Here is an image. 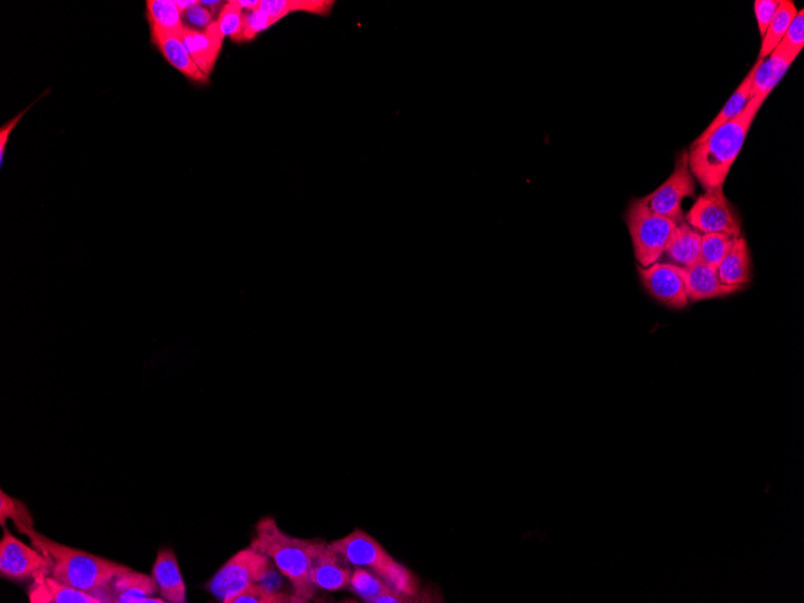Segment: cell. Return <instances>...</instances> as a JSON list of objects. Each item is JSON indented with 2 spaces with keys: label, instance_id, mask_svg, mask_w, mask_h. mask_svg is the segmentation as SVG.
Here are the masks:
<instances>
[{
  "label": "cell",
  "instance_id": "6da1fadb",
  "mask_svg": "<svg viewBox=\"0 0 804 603\" xmlns=\"http://www.w3.org/2000/svg\"><path fill=\"white\" fill-rule=\"evenodd\" d=\"M767 97L750 99L747 108L732 121L723 124L702 144L691 146L689 168L705 191L724 187L733 163L742 151L750 127Z\"/></svg>",
  "mask_w": 804,
  "mask_h": 603
},
{
  "label": "cell",
  "instance_id": "7a4b0ae2",
  "mask_svg": "<svg viewBox=\"0 0 804 603\" xmlns=\"http://www.w3.org/2000/svg\"><path fill=\"white\" fill-rule=\"evenodd\" d=\"M19 532L26 535L32 546L45 555L50 565V576L96 595L102 602H108L106 594L112 578L127 567L98 555L64 546L40 534L34 526Z\"/></svg>",
  "mask_w": 804,
  "mask_h": 603
},
{
  "label": "cell",
  "instance_id": "3957f363",
  "mask_svg": "<svg viewBox=\"0 0 804 603\" xmlns=\"http://www.w3.org/2000/svg\"><path fill=\"white\" fill-rule=\"evenodd\" d=\"M316 541L298 539L283 531L275 518L264 517L256 525L251 545L264 553L292 585L293 603H306L315 597L310 565Z\"/></svg>",
  "mask_w": 804,
  "mask_h": 603
},
{
  "label": "cell",
  "instance_id": "277c9868",
  "mask_svg": "<svg viewBox=\"0 0 804 603\" xmlns=\"http://www.w3.org/2000/svg\"><path fill=\"white\" fill-rule=\"evenodd\" d=\"M328 545L348 564L376 573L396 593L410 602L415 599L418 593L417 577L406 566L398 563L368 532L356 529L350 535Z\"/></svg>",
  "mask_w": 804,
  "mask_h": 603
},
{
  "label": "cell",
  "instance_id": "5b68a950",
  "mask_svg": "<svg viewBox=\"0 0 804 603\" xmlns=\"http://www.w3.org/2000/svg\"><path fill=\"white\" fill-rule=\"evenodd\" d=\"M635 257L642 268L658 263L678 224L656 215L642 199L632 200L625 214Z\"/></svg>",
  "mask_w": 804,
  "mask_h": 603
},
{
  "label": "cell",
  "instance_id": "8992f818",
  "mask_svg": "<svg viewBox=\"0 0 804 603\" xmlns=\"http://www.w3.org/2000/svg\"><path fill=\"white\" fill-rule=\"evenodd\" d=\"M273 572V561L252 545L235 553L205 585L218 601L232 603L254 583H263Z\"/></svg>",
  "mask_w": 804,
  "mask_h": 603
},
{
  "label": "cell",
  "instance_id": "52a82bcc",
  "mask_svg": "<svg viewBox=\"0 0 804 603\" xmlns=\"http://www.w3.org/2000/svg\"><path fill=\"white\" fill-rule=\"evenodd\" d=\"M695 195L696 180L689 168L688 151H683L676 159L671 176L656 191L642 198V201L656 215L681 224L685 220L683 201Z\"/></svg>",
  "mask_w": 804,
  "mask_h": 603
},
{
  "label": "cell",
  "instance_id": "ba28073f",
  "mask_svg": "<svg viewBox=\"0 0 804 603\" xmlns=\"http://www.w3.org/2000/svg\"><path fill=\"white\" fill-rule=\"evenodd\" d=\"M685 222L701 234H724L740 238V217L726 198L723 188L706 191L697 198L693 208L685 216Z\"/></svg>",
  "mask_w": 804,
  "mask_h": 603
},
{
  "label": "cell",
  "instance_id": "9c48e42d",
  "mask_svg": "<svg viewBox=\"0 0 804 603\" xmlns=\"http://www.w3.org/2000/svg\"><path fill=\"white\" fill-rule=\"evenodd\" d=\"M50 565L45 555L33 546L17 539L4 528L0 540V576L14 583L32 582L41 575H49Z\"/></svg>",
  "mask_w": 804,
  "mask_h": 603
},
{
  "label": "cell",
  "instance_id": "30bf717a",
  "mask_svg": "<svg viewBox=\"0 0 804 603\" xmlns=\"http://www.w3.org/2000/svg\"><path fill=\"white\" fill-rule=\"evenodd\" d=\"M638 273L644 288L661 304L676 310H682L689 304L679 266L655 263L648 268L638 266Z\"/></svg>",
  "mask_w": 804,
  "mask_h": 603
},
{
  "label": "cell",
  "instance_id": "8fae6325",
  "mask_svg": "<svg viewBox=\"0 0 804 603\" xmlns=\"http://www.w3.org/2000/svg\"><path fill=\"white\" fill-rule=\"evenodd\" d=\"M353 570L328 543L315 542L312 548L310 577L316 589L340 591L350 588Z\"/></svg>",
  "mask_w": 804,
  "mask_h": 603
},
{
  "label": "cell",
  "instance_id": "7c38bea8",
  "mask_svg": "<svg viewBox=\"0 0 804 603\" xmlns=\"http://www.w3.org/2000/svg\"><path fill=\"white\" fill-rule=\"evenodd\" d=\"M156 593L152 576L126 567L112 578L106 600L111 603H167L162 597H156Z\"/></svg>",
  "mask_w": 804,
  "mask_h": 603
},
{
  "label": "cell",
  "instance_id": "4fadbf2b",
  "mask_svg": "<svg viewBox=\"0 0 804 603\" xmlns=\"http://www.w3.org/2000/svg\"><path fill=\"white\" fill-rule=\"evenodd\" d=\"M179 34L195 64L210 78L217 59L221 55L224 40L217 22L212 23L205 31H195V29L183 25Z\"/></svg>",
  "mask_w": 804,
  "mask_h": 603
},
{
  "label": "cell",
  "instance_id": "5bb4252c",
  "mask_svg": "<svg viewBox=\"0 0 804 603\" xmlns=\"http://www.w3.org/2000/svg\"><path fill=\"white\" fill-rule=\"evenodd\" d=\"M151 40L159 52L162 53V56L167 59L171 67H174L177 72L186 76L188 80L198 82V84H208L209 76L201 72L198 65L195 64L179 32L151 29Z\"/></svg>",
  "mask_w": 804,
  "mask_h": 603
},
{
  "label": "cell",
  "instance_id": "9a60e30c",
  "mask_svg": "<svg viewBox=\"0 0 804 603\" xmlns=\"http://www.w3.org/2000/svg\"><path fill=\"white\" fill-rule=\"evenodd\" d=\"M151 576L155 581L157 593L165 602H187L185 579L173 549L163 548L158 552Z\"/></svg>",
  "mask_w": 804,
  "mask_h": 603
},
{
  "label": "cell",
  "instance_id": "2e32d148",
  "mask_svg": "<svg viewBox=\"0 0 804 603\" xmlns=\"http://www.w3.org/2000/svg\"><path fill=\"white\" fill-rule=\"evenodd\" d=\"M679 269H681L685 289H687L689 303L723 298L726 297V295H731L742 289L724 285V283L719 280L717 268L707 265L701 262V260L699 263L690 266V268Z\"/></svg>",
  "mask_w": 804,
  "mask_h": 603
},
{
  "label": "cell",
  "instance_id": "e0dca14e",
  "mask_svg": "<svg viewBox=\"0 0 804 603\" xmlns=\"http://www.w3.org/2000/svg\"><path fill=\"white\" fill-rule=\"evenodd\" d=\"M31 603H102L98 596L65 584L50 575L34 579L28 588Z\"/></svg>",
  "mask_w": 804,
  "mask_h": 603
},
{
  "label": "cell",
  "instance_id": "ac0fdd59",
  "mask_svg": "<svg viewBox=\"0 0 804 603\" xmlns=\"http://www.w3.org/2000/svg\"><path fill=\"white\" fill-rule=\"evenodd\" d=\"M796 57L786 51L783 46L778 45L770 56L762 59L754 75L752 92L750 99L755 97H767L784 78L790 65L794 63Z\"/></svg>",
  "mask_w": 804,
  "mask_h": 603
},
{
  "label": "cell",
  "instance_id": "d6986e66",
  "mask_svg": "<svg viewBox=\"0 0 804 603\" xmlns=\"http://www.w3.org/2000/svg\"><path fill=\"white\" fill-rule=\"evenodd\" d=\"M750 252L746 239L736 238L726 253V256L717 266L719 280L726 286L742 288L750 281L752 275Z\"/></svg>",
  "mask_w": 804,
  "mask_h": 603
},
{
  "label": "cell",
  "instance_id": "ffe728a7",
  "mask_svg": "<svg viewBox=\"0 0 804 603\" xmlns=\"http://www.w3.org/2000/svg\"><path fill=\"white\" fill-rule=\"evenodd\" d=\"M702 234L687 222L678 224L665 253L673 265L690 268L701 260Z\"/></svg>",
  "mask_w": 804,
  "mask_h": 603
},
{
  "label": "cell",
  "instance_id": "44dd1931",
  "mask_svg": "<svg viewBox=\"0 0 804 603\" xmlns=\"http://www.w3.org/2000/svg\"><path fill=\"white\" fill-rule=\"evenodd\" d=\"M761 61L762 59L758 58V61H756L754 67L750 69V72L741 82V85L737 87V90L733 92L730 99L727 100V103L725 104L724 108L721 109L718 116L714 118L711 124H709V126L705 129V132H703L691 146L702 144L703 141H706L709 138V135L715 132V130L723 126V124L732 121L733 118L740 116L744 109L747 108V105L750 102V92H752L754 75Z\"/></svg>",
  "mask_w": 804,
  "mask_h": 603
},
{
  "label": "cell",
  "instance_id": "7402d4cb",
  "mask_svg": "<svg viewBox=\"0 0 804 603\" xmlns=\"http://www.w3.org/2000/svg\"><path fill=\"white\" fill-rule=\"evenodd\" d=\"M796 15L797 8L794 2H791V0H782L780 2L776 15H774L764 37H762L759 59H766L782 43Z\"/></svg>",
  "mask_w": 804,
  "mask_h": 603
},
{
  "label": "cell",
  "instance_id": "603a6c76",
  "mask_svg": "<svg viewBox=\"0 0 804 603\" xmlns=\"http://www.w3.org/2000/svg\"><path fill=\"white\" fill-rule=\"evenodd\" d=\"M146 14L151 29L179 32L185 25L175 0H149L146 3Z\"/></svg>",
  "mask_w": 804,
  "mask_h": 603
},
{
  "label": "cell",
  "instance_id": "cb8c5ba5",
  "mask_svg": "<svg viewBox=\"0 0 804 603\" xmlns=\"http://www.w3.org/2000/svg\"><path fill=\"white\" fill-rule=\"evenodd\" d=\"M350 589L360 599L369 603H377L382 596L395 591L380 576L364 567H356L353 571Z\"/></svg>",
  "mask_w": 804,
  "mask_h": 603
},
{
  "label": "cell",
  "instance_id": "d4e9b609",
  "mask_svg": "<svg viewBox=\"0 0 804 603\" xmlns=\"http://www.w3.org/2000/svg\"><path fill=\"white\" fill-rule=\"evenodd\" d=\"M8 519L13 520L16 529L19 531L33 528L34 526V519L25 502L11 498L10 495L5 494L2 490L0 492V526L3 529Z\"/></svg>",
  "mask_w": 804,
  "mask_h": 603
},
{
  "label": "cell",
  "instance_id": "484cf974",
  "mask_svg": "<svg viewBox=\"0 0 804 603\" xmlns=\"http://www.w3.org/2000/svg\"><path fill=\"white\" fill-rule=\"evenodd\" d=\"M735 238L724 234H702L701 262L717 268L729 252Z\"/></svg>",
  "mask_w": 804,
  "mask_h": 603
},
{
  "label": "cell",
  "instance_id": "4316f807",
  "mask_svg": "<svg viewBox=\"0 0 804 603\" xmlns=\"http://www.w3.org/2000/svg\"><path fill=\"white\" fill-rule=\"evenodd\" d=\"M232 603H293V596L263 583H254L236 596Z\"/></svg>",
  "mask_w": 804,
  "mask_h": 603
},
{
  "label": "cell",
  "instance_id": "83f0119b",
  "mask_svg": "<svg viewBox=\"0 0 804 603\" xmlns=\"http://www.w3.org/2000/svg\"><path fill=\"white\" fill-rule=\"evenodd\" d=\"M244 20L245 11L241 8L239 0L238 2L232 0L223 5L216 22L224 38L229 37L236 41L244 27Z\"/></svg>",
  "mask_w": 804,
  "mask_h": 603
},
{
  "label": "cell",
  "instance_id": "f1b7e54d",
  "mask_svg": "<svg viewBox=\"0 0 804 603\" xmlns=\"http://www.w3.org/2000/svg\"><path fill=\"white\" fill-rule=\"evenodd\" d=\"M784 49L791 53L792 56L798 57L804 47V10L797 11L795 19L792 20L791 25L786 32L782 43L779 44Z\"/></svg>",
  "mask_w": 804,
  "mask_h": 603
},
{
  "label": "cell",
  "instance_id": "f546056e",
  "mask_svg": "<svg viewBox=\"0 0 804 603\" xmlns=\"http://www.w3.org/2000/svg\"><path fill=\"white\" fill-rule=\"evenodd\" d=\"M182 19L185 20L188 25H185L189 28L195 29V31H200V29H208L212 23H215L214 15H212L211 11L204 7L201 2H199L195 7L186 11V13L182 14Z\"/></svg>",
  "mask_w": 804,
  "mask_h": 603
},
{
  "label": "cell",
  "instance_id": "4dcf8cb0",
  "mask_svg": "<svg viewBox=\"0 0 804 603\" xmlns=\"http://www.w3.org/2000/svg\"><path fill=\"white\" fill-rule=\"evenodd\" d=\"M780 2L782 0H756L754 9L761 37H764L768 26H770L774 15H776Z\"/></svg>",
  "mask_w": 804,
  "mask_h": 603
},
{
  "label": "cell",
  "instance_id": "1f68e13d",
  "mask_svg": "<svg viewBox=\"0 0 804 603\" xmlns=\"http://www.w3.org/2000/svg\"><path fill=\"white\" fill-rule=\"evenodd\" d=\"M335 2L331 0H291L292 13L303 11V13L313 15H329L333 10Z\"/></svg>",
  "mask_w": 804,
  "mask_h": 603
},
{
  "label": "cell",
  "instance_id": "d6a6232c",
  "mask_svg": "<svg viewBox=\"0 0 804 603\" xmlns=\"http://www.w3.org/2000/svg\"><path fill=\"white\" fill-rule=\"evenodd\" d=\"M258 10L277 23L292 14L291 0H260Z\"/></svg>",
  "mask_w": 804,
  "mask_h": 603
},
{
  "label": "cell",
  "instance_id": "836d02e7",
  "mask_svg": "<svg viewBox=\"0 0 804 603\" xmlns=\"http://www.w3.org/2000/svg\"><path fill=\"white\" fill-rule=\"evenodd\" d=\"M31 108L32 106H29V108L23 110L22 112H20L19 115L15 116L14 118H11L10 121L5 123L4 126L0 128V164L3 165L4 163L5 150H7V144L11 133H13V130L17 127V124L20 123L22 117L25 116L28 110Z\"/></svg>",
  "mask_w": 804,
  "mask_h": 603
},
{
  "label": "cell",
  "instance_id": "e575fe53",
  "mask_svg": "<svg viewBox=\"0 0 804 603\" xmlns=\"http://www.w3.org/2000/svg\"><path fill=\"white\" fill-rule=\"evenodd\" d=\"M177 8H179L181 15L186 13L187 10L192 9L199 2L197 0H176Z\"/></svg>",
  "mask_w": 804,
  "mask_h": 603
},
{
  "label": "cell",
  "instance_id": "d590c367",
  "mask_svg": "<svg viewBox=\"0 0 804 603\" xmlns=\"http://www.w3.org/2000/svg\"><path fill=\"white\" fill-rule=\"evenodd\" d=\"M241 8L247 11H254L259 8L260 0H239Z\"/></svg>",
  "mask_w": 804,
  "mask_h": 603
}]
</instances>
